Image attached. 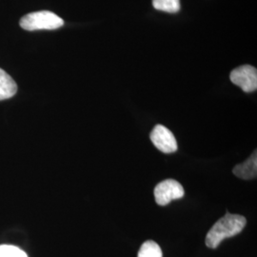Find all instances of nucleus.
<instances>
[{"instance_id": "3", "label": "nucleus", "mask_w": 257, "mask_h": 257, "mask_svg": "<svg viewBox=\"0 0 257 257\" xmlns=\"http://www.w3.org/2000/svg\"><path fill=\"white\" fill-rule=\"evenodd\" d=\"M156 201L159 206H166L173 200L182 198L185 194L182 185L174 179H167L156 185L154 191Z\"/></svg>"}, {"instance_id": "6", "label": "nucleus", "mask_w": 257, "mask_h": 257, "mask_svg": "<svg viewBox=\"0 0 257 257\" xmlns=\"http://www.w3.org/2000/svg\"><path fill=\"white\" fill-rule=\"evenodd\" d=\"M232 173L239 178L245 180L255 178L257 174L256 151H254L245 162L235 166L232 170Z\"/></svg>"}, {"instance_id": "4", "label": "nucleus", "mask_w": 257, "mask_h": 257, "mask_svg": "<svg viewBox=\"0 0 257 257\" xmlns=\"http://www.w3.org/2000/svg\"><path fill=\"white\" fill-rule=\"evenodd\" d=\"M230 79L234 85L240 87L245 92L256 91V69L249 65H243L234 69L230 74Z\"/></svg>"}, {"instance_id": "10", "label": "nucleus", "mask_w": 257, "mask_h": 257, "mask_svg": "<svg viewBox=\"0 0 257 257\" xmlns=\"http://www.w3.org/2000/svg\"><path fill=\"white\" fill-rule=\"evenodd\" d=\"M0 257H28L27 254L20 248L11 245L0 246Z\"/></svg>"}, {"instance_id": "9", "label": "nucleus", "mask_w": 257, "mask_h": 257, "mask_svg": "<svg viewBox=\"0 0 257 257\" xmlns=\"http://www.w3.org/2000/svg\"><path fill=\"white\" fill-rule=\"evenodd\" d=\"M155 9L170 14H175L180 10L179 0H153Z\"/></svg>"}, {"instance_id": "8", "label": "nucleus", "mask_w": 257, "mask_h": 257, "mask_svg": "<svg viewBox=\"0 0 257 257\" xmlns=\"http://www.w3.org/2000/svg\"><path fill=\"white\" fill-rule=\"evenodd\" d=\"M138 257H163V253L157 243L149 240L141 246L138 251Z\"/></svg>"}, {"instance_id": "2", "label": "nucleus", "mask_w": 257, "mask_h": 257, "mask_svg": "<svg viewBox=\"0 0 257 257\" xmlns=\"http://www.w3.org/2000/svg\"><path fill=\"white\" fill-rule=\"evenodd\" d=\"M19 24L26 31L55 30L64 25V20L50 11H39L24 16Z\"/></svg>"}, {"instance_id": "1", "label": "nucleus", "mask_w": 257, "mask_h": 257, "mask_svg": "<svg viewBox=\"0 0 257 257\" xmlns=\"http://www.w3.org/2000/svg\"><path fill=\"white\" fill-rule=\"evenodd\" d=\"M247 220L239 214H227L217 221L206 236V245L211 248H216L224 239L232 237L240 233L245 228Z\"/></svg>"}, {"instance_id": "5", "label": "nucleus", "mask_w": 257, "mask_h": 257, "mask_svg": "<svg viewBox=\"0 0 257 257\" xmlns=\"http://www.w3.org/2000/svg\"><path fill=\"white\" fill-rule=\"evenodd\" d=\"M150 138L153 144L164 154H172L177 151V142L174 134L163 125H156Z\"/></svg>"}, {"instance_id": "7", "label": "nucleus", "mask_w": 257, "mask_h": 257, "mask_svg": "<svg viewBox=\"0 0 257 257\" xmlns=\"http://www.w3.org/2000/svg\"><path fill=\"white\" fill-rule=\"evenodd\" d=\"M18 92L16 81L4 70L0 69V101L9 99Z\"/></svg>"}]
</instances>
